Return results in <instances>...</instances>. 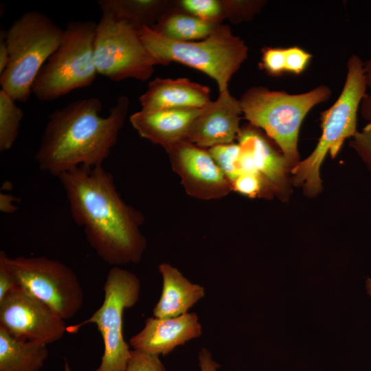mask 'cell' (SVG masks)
Instances as JSON below:
<instances>
[{
  "instance_id": "obj_1",
  "label": "cell",
  "mask_w": 371,
  "mask_h": 371,
  "mask_svg": "<svg viewBox=\"0 0 371 371\" xmlns=\"http://www.w3.org/2000/svg\"><path fill=\"white\" fill-rule=\"evenodd\" d=\"M58 178L73 220L97 255L113 267L139 262L147 245L140 230L144 216L122 199L113 175L102 166H80Z\"/></svg>"
},
{
  "instance_id": "obj_2",
  "label": "cell",
  "mask_w": 371,
  "mask_h": 371,
  "mask_svg": "<svg viewBox=\"0 0 371 371\" xmlns=\"http://www.w3.org/2000/svg\"><path fill=\"white\" fill-rule=\"evenodd\" d=\"M128 106V98L120 95L109 114L102 117L101 100L91 97L56 109L34 156L39 169L58 177L76 167L102 166L117 142Z\"/></svg>"
},
{
  "instance_id": "obj_3",
  "label": "cell",
  "mask_w": 371,
  "mask_h": 371,
  "mask_svg": "<svg viewBox=\"0 0 371 371\" xmlns=\"http://www.w3.org/2000/svg\"><path fill=\"white\" fill-rule=\"evenodd\" d=\"M139 34L157 65L177 62L199 70L216 81L219 92L228 89L232 76L247 58L244 41L225 25H218L201 41H172L148 26L142 27Z\"/></svg>"
},
{
  "instance_id": "obj_4",
  "label": "cell",
  "mask_w": 371,
  "mask_h": 371,
  "mask_svg": "<svg viewBox=\"0 0 371 371\" xmlns=\"http://www.w3.org/2000/svg\"><path fill=\"white\" fill-rule=\"evenodd\" d=\"M331 93V89L324 85L299 94L258 86L245 91L239 102L243 114L250 124L263 129L280 148L289 165H296L302 121L314 106L327 101Z\"/></svg>"
},
{
  "instance_id": "obj_5",
  "label": "cell",
  "mask_w": 371,
  "mask_h": 371,
  "mask_svg": "<svg viewBox=\"0 0 371 371\" xmlns=\"http://www.w3.org/2000/svg\"><path fill=\"white\" fill-rule=\"evenodd\" d=\"M64 30L45 14L23 13L5 30L9 63L0 74L1 89L25 102L42 67L58 48Z\"/></svg>"
},
{
  "instance_id": "obj_6",
  "label": "cell",
  "mask_w": 371,
  "mask_h": 371,
  "mask_svg": "<svg viewBox=\"0 0 371 371\" xmlns=\"http://www.w3.org/2000/svg\"><path fill=\"white\" fill-rule=\"evenodd\" d=\"M346 80L338 98L321 113L322 135L311 154L291 170L295 186L313 195L321 188L320 166L326 155L336 157L344 140L357 132V113L366 93L363 61L355 54L348 60Z\"/></svg>"
},
{
  "instance_id": "obj_7",
  "label": "cell",
  "mask_w": 371,
  "mask_h": 371,
  "mask_svg": "<svg viewBox=\"0 0 371 371\" xmlns=\"http://www.w3.org/2000/svg\"><path fill=\"white\" fill-rule=\"evenodd\" d=\"M96 27L97 23L91 21L67 24L58 48L32 85V93L38 100H54L93 82L98 74L93 58Z\"/></svg>"
},
{
  "instance_id": "obj_8",
  "label": "cell",
  "mask_w": 371,
  "mask_h": 371,
  "mask_svg": "<svg viewBox=\"0 0 371 371\" xmlns=\"http://www.w3.org/2000/svg\"><path fill=\"white\" fill-rule=\"evenodd\" d=\"M141 289L139 279L133 273L113 267L104 285L102 305L87 319L67 327V332L77 333L88 324H94L104 342L101 363L95 371H126L131 350L123 336V314L137 302Z\"/></svg>"
},
{
  "instance_id": "obj_9",
  "label": "cell",
  "mask_w": 371,
  "mask_h": 371,
  "mask_svg": "<svg viewBox=\"0 0 371 371\" xmlns=\"http://www.w3.org/2000/svg\"><path fill=\"white\" fill-rule=\"evenodd\" d=\"M7 262L18 289L46 304L63 319L78 313L84 293L70 267L43 256L8 257Z\"/></svg>"
},
{
  "instance_id": "obj_10",
  "label": "cell",
  "mask_w": 371,
  "mask_h": 371,
  "mask_svg": "<svg viewBox=\"0 0 371 371\" xmlns=\"http://www.w3.org/2000/svg\"><path fill=\"white\" fill-rule=\"evenodd\" d=\"M139 30L124 21L102 15L97 23L93 46L98 74L113 81L150 78L157 64L143 43Z\"/></svg>"
},
{
  "instance_id": "obj_11",
  "label": "cell",
  "mask_w": 371,
  "mask_h": 371,
  "mask_svg": "<svg viewBox=\"0 0 371 371\" xmlns=\"http://www.w3.org/2000/svg\"><path fill=\"white\" fill-rule=\"evenodd\" d=\"M0 327L16 339L47 345L60 340L67 326L46 304L16 289L0 300Z\"/></svg>"
},
{
  "instance_id": "obj_12",
  "label": "cell",
  "mask_w": 371,
  "mask_h": 371,
  "mask_svg": "<svg viewBox=\"0 0 371 371\" xmlns=\"http://www.w3.org/2000/svg\"><path fill=\"white\" fill-rule=\"evenodd\" d=\"M172 170L190 196L201 200L223 198L231 191V183L208 150L183 141L166 149Z\"/></svg>"
},
{
  "instance_id": "obj_13",
  "label": "cell",
  "mask_w": 371,
  "mask_h": 371,
  "mask_svg": "<svg viewBox=\"0 0 371 371\" xmlns=\"http://www.w3.org/2000/svg\"><path fill=\"white\" fill-rule=\"evenodd\" d=\"M241 113L239 100L229 89L219 92L193 121L187 141L203 148L232 143L240 129Z\"/></svg>"
},
{
  "instance_id": "obj_14",
  "label": "cell",
  "mask_w": 371,
  "mask_h": 371,
  "mask_svg": "<svg viewBox=\"0 0 371 371\" xmlns=\"http://www.w3.org/2000/svg\"><path fill=\"white\" fill-rule=\"evenodd\" d=\"M201 335L202 326L194 313L170 318L151 317L146 319L142 330L129 339V344L133 350L166 355Z\"/></svg>"
},
{
  "instance_id": "obj_15",
  "label": "cell",
  "mask_w": 371,
  "mask_h": 371,
  "mask_svg": "<svg viewBox=\"0 0 371 371\" xmlns=\"http://www.w3.org/2000/svg\"><path fill=\"white\" fill-rule=\"evenodd\" d=\"M202 109H142L131 115L130 122L142 137L166 150L187 141L192 124Z\"/></svg>"
},
{
  "instance_id": "obj_16",
  "label": "cell",
  "mask_w": 371,
  "mask_h": 371,
  "mask_svg": "<svg viewBox=\"0 0 371 371\" xmlns=\"http://www.w3.org/2000/svg\"><path fill=\"white\" fill-rule=\"evenodd\" d=\"M254 128L252 125L242 128L238 134L239 172L259 173L269 184L278 188L284 181L289 164Z\"/></svg>"
},
{
  "instance_id": "obj_17",
  "label": "cell",
  "mask_w": 371,
  "mask_h": 371,
  "mask_svg": "<svg viewBox=\"0 0 371 371\" xmlns=\"http://www.w3.org/2000/svg\"><path fill=\"white\" fill-rule=\"evenodd\" d=\"M142 109L203 108L212 101L208 87L186 78H156L139 97Z\"/></svg>"
},
{
  "instance_id": "obj_18",
  "label": "cell",
  "mask_w": 371,
  "mask_h": 371,
  "mask_svg": "<svg viewBox=\"0 0 371 371\" xmlns=\"http://www.w3.org/2000/svg\"><path fill=\"white\" fill-rule=\"evenodd\" d=\"M159 271L163 284L161 297L153 309L154 317L170 318L187 313L205 296L203 286L191 282L170 264L161 263Z\"/></svg>"
},
{
  "instance_id": "obj_19",
  "label": "cell",
  "mask_w": 371,
  "mask_h": 371,
  "mask_svg": "<svg viewBox=\"0 0 371 371\" xmlns=\"http://www.w3.org/2000/svg\"><path fill=\"white\" fill-rule=\"evenodd\" d=\"M47 356V344L16 339L0 327V371H38Z\"/></svg>"
},
{
  "instance_id": "obj_20",
  "label": "cell",
  "mask_w": 371,
  "mask_h": 371,
  "mask_svg": "<svg viewBox=\"0 0 371 371\" xmlns=\"http://www.w3.org/2000/svg\"><path fill=\"white\" fill-rule=\"evenodd\" d=\"M102 15L124 21L137 29L151 27L163 13V2L153 0H99Z\"/></svg>"
},
{
  "instance_id": "obj_21",
  "label": "cell",
  "mask_w": 371,
  "mask_h": 371,
  "mask_svg": "<svg viewBox=\"0 0 371 371\" xmlns=\"http://www.w3.org/2000/svg\"><path fill=\"white\" fill-rule=\"evenodd\" d=\"M220 24L192 14L173 12L164 14L151 28L168 39L188 42L207 38Z\"/></svg>"
},
{
  "instance_id": "obj_22",
  "label": "cell",
  "mask_w": 371,
  "mask_h": 371,
  "mask_svg": "<svg viewBox=\"0 0 371 371\" xmlns=\"http://www.w3.org/2000/svg\"><path fill=\"white\" fill-rule=\"evenodd\" d=\"M23 111L15 100L3 89L0 90V151L10 150L19 133Z\"/></svg>"
},
{
  "instance_id": "obj_23",
  "label": "cell",
  "mask_w": 371,
  "mask_h": 371,
  "mask_svg": "<svg viewBox=\"0 0 371 371\" xmlns=\"http://www.w3.org/2000/svg\"><path fill=\"white\" fill-rule=\"evenodd\" d=\"M208 151L230 183L240 175L238 168V144L232 142L218 145L210 148Z\"/></svg>"
},
{
  "instance_id": "obj_24",
  "label": "cell",
  "mask_w": 371,
  "mask_h": 371,
  "mask_svg": "<svg viewBox=\"0 0 371 371\" xmlns=\"http://www.w3.org/2000/svg\"><path fill=\"white\" fill-rule=\"evenodd\" d=\"M182 7L199 19L221 23L225 14L223 2L217 0H183Z\"/></svg>"
},
{
  "instance_id": "obj_25",
  "label": "cell",
  "mask_w": 371,
  "mask_h": 371,
  "mask_svg": "<svg viewBox=\"0 0 371 371\" xmlns=\"http://www.w3.org/2000/svg\"><path fill=\"white\" fill-rule=\"evenodd\" d=\"M230 183L232 190L254 198L260 195L265 184L268 183L259 173H243Z\"/></svg>"
},
{
  "instance_id": "obj_26",
  "label": "cell",
  "mask_w": 371,
  "mask_h": 371,
  "mask_svg": "<svg viewBox=\"0 0 371 371\" xmlns=\"http://www.w3.org/2000/svg\"><path fill=\"white\" fill-rule=\"evenodd\" d=\"M223 2L225 16L238 21L251 19L265 3L262 1H225Z\"/></svg>"
},
{
  "instance_id": "obj_27",
  "label": "cell",
  "mask_w": 371,
  "mask_h": 371,
  "mask_svg": "<svg viewBox=\"0 0 371 371\" xmlns=\"http://www.w3.org/2000/svg\"><path fill=\"white\" fill-rule=\"evenodd\" d=\"M260 67L267 74L272 76H279L286 71L285 49L280 47H265Z\"/></svg>"
},
{
  "instance_id": "obj_28",
  "label": "cell",
  "mask_w": 371,
  "mask_h": 371,
  "mask_svg": "<svg viewBox=\"0 0 371 371\" xmlns=\"http://www.w3.org/2000/svg\"><path fill=\"white\" fill-rule=\"evenodd\" d=\"M126 371H166L158 355L131 350Z\"/></svg>"
},
{
  "instance_id": "obj_29",
  "label": "cell",
  "mask_w": 371,
  "mask_h": 371,
  "mask_svg": "<svg viewBox=\"0 0 371 371\" xmlns=\"http://www.w3.org/2000/svg\"><path fill=\"white\" fill-rule=\"evenodd\" d=\"M286 71L300 74L306 69L312 55L303 49L293 46L285 49Z\"/></svg>"
},
{
  "instance_id": "obj_30",
  "label": "cell",
  "mask_w": 371,
  "mask_h": 371,
  "mask_svg": "<svg viewBox=\"0 0 371 371\" xmlns=\"http://www.w3.org/2000/svg\"><path fill=\"white\" fill-rule=\"evenodd\" d=\"M352 147L371 169V121L352 137Z\"/></svg>"
},
{
  "instance_id": "obj_31",
  "label": "cell",
  "mask_w": 371,
  "mask_h": 371,
  "mask_svg": "<svg viewBox=\"0 0 371 371\" xmlns=\"http://www.w3.org/2000/svg\"><path fill=\"white\" fill-rule=\"evenodd\" d=\"M7 255L0 251V300L8 293L18 289L13 273L7 262Z\"/></svg>"
},
{
  "instance_id": "obj_32",
  "label": "cell",
  "mask_w": 371,
  "mask_h": 371,
  "mask_svg": "<svg viewBox=\"0 0 371 371\" xmlns=\"http://www.w3.org/2000/svg\"><path fill=\"white\" fill-rule=\"evenodd\" d=\"M363 71L367 89H370V92L365 94L360 105V112L362 117L370 122L371 121V58L363 62Z\"/></svg>"
},
{
  "instance_id": "obj_33",
  "label": "cell",
  "mask_w": 371,
  "mask_h": 371,
  "mask_svg": "<svg viewBox=\"0 0 371 371\" xmlns=\"http://www.w3.org/2000/svg\"><path fill=\"white\" fill-rule=\"evenodd\" d=\"M199 366L201 371H217L220 367L212 357L210 352L203 348L199 355Z\"/></svg>"
},
{
  "instance_id": "obj_34",
  "label": "cell",
  "mask_w": 371,
  "mask_h": 371,
  "mask_svg": "<svg viewBox=\"0 0 371 371\" xmlns=\"http://www.w3.org/2000/svg\"><path fill=\"white\" fill-rule=\"evenodd\" d=\"M9 63V52L5 41V30L0 32V74L5 69Z\"/></svg>"
},
{
  "instance_id": "obj_35",
  "label": "cell",
  "mask_w": 371,
  "mask_h": 371,
  "mask_svg": "<svg viewBox=\"0 0 371 371\" xmlns=\"http://www.w3.org/2000/svg\"><path fill=\"white\" fill-rule=\"evenodd\" d=\"M16 198L11 194H0V210L3 213L11 214L16 211L17 208L13 202Z\"/></svg>"
},
{
  "instance_id": "obj_36",
  "label": "cell",
  "mask_w": 371,
  "mask_h": 371,
  "mask_svg": "<svg viewBox=\"0 0 371 371\" xmlns=\"http://www.w3.org/2000/svg\"><path fill=\"white\" fill-rule=\"evenodd\" d=\"M366 288L368 293L371 296V279L368 278L366 281Z\"/></svg>"
}]
</instances>
